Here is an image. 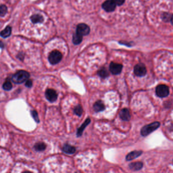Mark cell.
I'll list each match as a JSON object with an SVG mask.
<instances>
[{
	"instance_id": "cell-1",
	"label": "cell",
	"mask_w": 173,
	"mask_h": 173,
	"mask_svg": "<svg viewBox=\"0 0 173 173\" xmlns=\"http://www.w3.org/2000/svg\"><path fill=\"white\" fill-rule=\"evenodd\" d=\"M29 74L24 70H20L16 73L12 77V80L16 84H21L27 81L29 77Z\"/></svg>"
},
{
	"instance_id": "cell-2",
	"label": "cell",
	"mask_w": 173,
	"mask_h": 173,
	"mask_svg": "<svg viewBox=\"0 0 173 173\" xmlns=\"http://www.w3.org/2000/svg\"><path fill=\"white\" fill-rule=\"evenodd\" d=\"M160 123L158 121H156L149 124L148 125H145L141 129V135L143 137H146L154 131L156 130L160 127Z\"/></svg>"
},
{
	"instance_id": "cell-3",
	"label": "cell",
	"mask_w": 173,
	"mask_h": 173,
	"mask_svg": "<svg viewBox=\"0 0 173 173\" xmlns=\"http://www.w3.org/2000/svg\"><path fill=\"white\" fill-rule=\"evenodd\" d=\"M156 96L161 98H165L169 96L170 94L169 87L165 85H159L156 89Z\"/></svg>"
},
{
	"instance_id": "cell-4",
	"label": "cell",
	"mask_w": 173,
	"mask_h": 173,
	"mask_svg": "<svg viewBox=\"0 0 173 173\" xmlns=\"http://www.w3.org/2000/svg\"><path fill=\"white\" fill-rule=\"evenodd\" d=\"M62 55L61 52L57 50H54L50 53L48 57V60L52 65H56L59 63L62 60Z\"/></svg>"
},
{
	"instance_id": "cell-5",
	"label": "cell",
	"mask_w": 173,
	"mask_h": 173,
	"mask_svg": "<svg viewBox=\"0 0 173 173\" xmlns=\"http://www.w3.org/2000/svg\"><path fill=\"white\" fill-rule=\"evenodd\" d=\"M134 73L138 77H143L145 76L147 73L145 66L143 64H137L134 67Z\"/></svg>"
},
{
	"instance_id": "cell-6",
	"label": "cell",
	"mask_w": 173,
	"mask_h": 173,
	"mask_svg": "<svg viewBox=\"0 0 173 173\" xmlns=\"http://www.w3.org/2000/svg\"><path fill=\"white\" fill-rule=\"evenodd\" d=\"M90 30L88 25H86L85 23H80L77 26L76 33L82 36H83L88 35L90 33Z\"/></svg>"
},
{
	"instance_id": "cell-7",
	"label": "cell",
	"mask_w": 173,
	"mask_h": 173,
	"mask_svg": "<svg viewBox=\"0 0 173 173\" xmlns=\"http://www.w3.org/2000/svg\"><path fill=\"white\" fill-rule=\"evenodd\" d=\"M123 69V65L121 64L112 62L110 64V70L113 75H119L121 73Z\"/></svg>"
},
{
	"instance_id": "cell-8",
	"label": "cell",
	"mask_w": 173,
	"mask_h": 173,
	"mask_svg": "<svg viewBox=\"0 0 173 173\" xmlns=\"http://www.w3.org/2000/svg\"><path fill=\"white\" fill-rule=\"evenodd\" d=\"M45 96L49 102L53 103L57 99L58 95L56 91L52 89H48L45 92Z\"/></svg>"
},
{
	"instance_id": "cell-9",
	"label": "cell",
	"mask_w": 173,
	"mask_h": 173,
	"mask_svg": "<svg viewBox=\"0 0 173 173\" xmlns=\"http://www.w3.org/2000/svg\"><path fill=\"white\" fill-rule=\"evenodd\" d=\"M116 5L112 0H107L102 4V8L106 11H113L115 9Z\"/></svg>"
},
{
	"instance_id": "cell-10",
	"label": "cell",
	"mask_w": 173,
	"mask_h": 173,
	"mask_svg": "<svg viewBox=\"0 0 173 173\" xmlns=\"http://www.w3.org/2000/svg\"><path fill=\"white\" fill-rule=\"evenodd\" d=\"M120 118L124 121H129L131 119V115L129 110L124 108L121 110L119 113Z\"/></svg>"
},
{
	"instance_id": "cell-11",
	"label": "cell",
	"mask_w": 173,
	"mask_h": 173,
	"mask_svg": "<svg viewBox=\"0 0 173 173\" xmlns=\"http://www.w3.org/2000/svg\"><path fill=\"white\" fill-rule=\"evenodd\" d=\"M142 151H133L127 155L126 156V160L127 161H130L132 160H134L140 156L142 154Z\"/></svg>"
},
{
	"instance_id": "cell-12",
	"label": "cell",
	"mask_w": 173,
	"mask_h": 173,
	"mask_svg": "<svg viewBox=\"0 0 173 173\" xmlns=\"http://www.w3.org/2000/svg\"><path fill=\"white\" fill-rule=\"evenodd\" d=\"M143 164L142 162H134L129 164V168L134 171H139L143 167Z\"/></svg>"
},
{
	"instance_id": "cell-13",
	"label": "cell",
	"mask_w": 173,
	"mask_h": 173,
	"mask_svg": "<svg viewBox=\"0 0 173 173\" xmlns=\"http://www.w3.org/2000/svg\"><path fill=\"white\" fill-rule=\"evenodd\" d=\"M91 120L90 118H87L85 120V122L81 125V127H79L77 131V137H81V136L83 134V132L84 131L85 128L86 127V126L88 125L89 123H90Z\"/></svg>"
},
{
	"instance_id": "cell-14",
	"label": "cell",
	"mask_w": 173,
	"mask_h": 173,
	"mask_svg": "<svg viewBox=\"0 0 173 173\" xmlns=\"http://www.w3.org/2000/svg\"><path fill=\"white\" fill-rule=\"evenodd\" d=\"M93 108L96 112L102 111L105 109V105L101 101H98L95 103Z\"/></svg>"
},
{
	"instance_id": "cell-15",
	"label": "cell",
	"mask_w": 173,
	"mask_h": 173,
	"mask_svg": "<svg viewBox=\"0 0 173 173\" xmlns=\"http://www.w3.org/2000/svg\"><path fill=\"white\" fill-rule=\"evenodd\" d=\"M62 150L66 153L69 154H73L76 151L75 148L73 146H71L69 144H65L64 145Z\"/></svg>"
},
{
	"instance_id": "cell-16",
	"label": "cell",
	"mask_w": 173,
	"mask_h": 173,
	"mask_svg": "<svg viewBox=\"0 0 173 173\" xmlns=\"http://www.w3.org/2000/svg\"><path fill=\"white\" fill-rule=\"evenodd\" d=\"M11 27L8 26L0 33V36L4 38H6L10 36L11 34Z\"/></svg>"
},
{
	"instance_id": "cell-17",
	"label": "cell",
	"mask_w": 173,
	"mask_h": 173,
	"mask_svg": "<svg viewBox=\"0 0 173 173\" xmlns=\"http://www.w3.org/2000/svg\"><path fill=\"white\" fill-rule=\"evenodd\" d=\"M31 20L33 23H42L43 21V18L42 16L39 14H35L32 16L31 18Z\"/></svg>"
},
{
	"instance_id": "cell-18",
	"label": "cell",
	"mask_w": 173,
	"mask_h": 173,
	"mask_svg": "<svg viewBox=\"0 0 173 173\" xmlns=\"http://www.w3.org/2000/svg\"><path fill=\"white\" fill-rule=\"evenodd\" d=\"M82 40H83V36L79 35L77 33L73 35V43L75 44L78 45L80 44L82 42Z\"/></svg>"
},
{
	"instance_id": "cell-19",
	"label": "cell",
	"mask_w": 173,
	"mask_h": 173,
	"mask_svg": "<svg viewBox=\"0 0 173 173\" xmlns=\"http://www.w3.org/2000/svg\"><path fill=\"white\" fill-rule=\"evenodd\" d=\"M98 75L102 78H106L109 76V73L105 68H102L98 71Z\"/></svg>"
},
{
	"instance_id": "cell-20",
	"label": "cell",
	"mask_w": 173,
	"mask_h": 173,
	"mask_svg": "<svg viewBox=\"0 0 173 173\" xmlns=\"http://www.w3.org/2000/svg\"><path fill=\"white\" fill-rule=\"evenodd\" d=\"M34 148L35 150H37L38 151H42L45 150V149L46 148V145L44 143H38L37 144H36L34 146Z\"/></svg>"
},
{
	"instance_id": "cell-21",
	"label": "cell",
	"mask_w": 173,
	"mask_h": 173,
	"mask_svg": "<svg viewBox=\"0 0 173 173\" xmlns=\"http://www.w3.org/2000/svg\"><path fill=\"white\" fill-rule=\"evenodd\" d=\"M83 109L81 105H77L76 106L75 109H74V112L77 115L79 116H81L83 114Z\"/></svg>"
},
{
	"instance_id": "cell-22",
	"label": "cell",
	"mask_w": 173,
	"mask_h": 173,
	"mask_svg": "<svg viewBox=\"0 0 173 173\" xmlns=\"http://www.w3.org/2000/svg\"><path fill=\"white\" fill-rule=\"evenodd\" d=\"M3 88L5 91H10L12 88V84L10 81H6L3 85Z\"/></svg>"
},
{
	"instance_id": "cell-23",
	"label": "cell",
	"mask_w": 173,
	"mask_h": 173,
	"mask_svg": "<svg viewBox=\"0 0 173 173\" xmlns=\"http://www.w3.org/2000/svg\"><path fill=\"white\" fill-rule=\"evenodd\" d=\"M7 12V8L4 5H0V16L3 17Z\"/></svg>"
},
{
	"instance_id": "cell-24",
	"label": "cell",
	"mask_w": 173,
	"mask_h": 173,
	"mask_svg": "<svg viewBox=\"0 0 173 173\" xmlns=\"http://www.w3.org/2000/svg\"><path fill=\"white\" fill-rule=\"evenodd\" d=\"M31 115L33 116V118L35 119V121H36L37 122H40V119L38 118V114L36 111L33 110V111H31Z\"/></svg>"
},
{
	"instance_id": "cell-25",
	"label": "cell",
	"mask_w": 173,
	"mask_h": 173,
	"mask_svg": "<svg viewBox=\"0 0 173 173\" xmlns=\"http://www.w3.org/2000/svg\"><path fill=\"white\" fill-rule=\"evenodd\" d=\"M116 5L118 6H121L124 3L125 0H112Z\"/></svg>"
},
{
	"instance_id": "cell-26",
	"label": "cell",
	"mask_w": 173,
	"mask_h": 173,
	"mask_svg": "<svg viewBox=\"0 0 173 173\" xmlns=\"http://www.w3.org/2000/svg\"><path fill=\"white\" fill-rule=\"evenodd\" d=\"M32 85H33L32 81L31 80H28L27 79V81H26V83H25V86L27 87H29V88H30V87L32 86Z\"/></svg>"
},
{
	"instance_id": "cell-27",
	"label": "cell",
	"mask_w": 173,
	"mask_h": 173,
	"mask_svg": "<svg viewBox=\"0 0 173 173\" xmlns=\"http://www.w3.org/2000/svg\"><path fill=\"white\" fill-rule=\"evenodd\" d=\"M171 16L170 17V15L168 13L164 14L163 16V20H165L166 21H167V20H169V19H171Z\"/></svg>"
},
{
	"instance_id": "cell-28",
	"label": "cell",
	"mask_w": 173,
	"mask_h": 173,
	"mask_svg": "<svg viewBox=\"0 0 173 173\" xmlns=\"http://www.w3.org/2000/svg\"><path fill=\"white\" fill-rule=\"evenodd\" d=\"M4 44L2 41H0V48H3L4 47Z\"/></svg>"
},
{
	"instance_id": "cell-29",
	"label": "cell",
	"mask_w": 173,
	"mask_h": 173,
	"mask_svg": "<svg viewBox=\"0 0 173 173\" xmlns=\"http://www.w3.org/2000/svg\"><path fill=\"white\" fill-rule=\"evenodd\" d=\"M170 20H171V22L172 24L173 25V15L171 16V19Z\"/></svg>"
}]
</instances>
